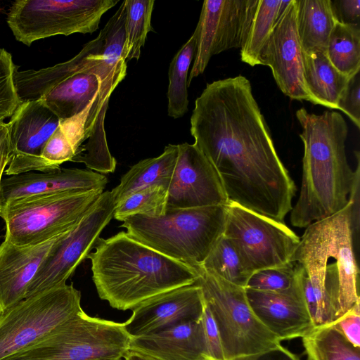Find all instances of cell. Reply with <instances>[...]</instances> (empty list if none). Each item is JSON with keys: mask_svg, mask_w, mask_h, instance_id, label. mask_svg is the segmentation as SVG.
I'll return each mask as SVG.
<instances>
[{"mask_svg": "<svg viewBox=\"0 0 360 360\" xmlns=\"http://www.w3.org/2000/svg\"><path fill=\"white\" fill-rule=\"evenodd\" d=\"M167 188L150 186L131 193L116 204L113 218L124 221L130 217H160L166 212Z\"/></svg>", "mask_w": 360, "mask_h": 360, "instance_id": "cell-31", "label": "cell"}, {"mask_svg": "<svg viewBox=\"0 0 360 360\" xmlns=\"http://www.w3.org/2000/svg\"><path fill=\"white\" fill-rule=\"evenodd\" d=\"M124 44L120 31L103 36L99 32L65 62L39 70H20L16 66L13 81L20 100L41 97L60 120L78 114L94 102L103 80L125 77Z\"/></svg>", "mask_w": 360, "mask_h": 360, "instance_id": "cell-4", "label": "cell"}, {"mask_svg": "<svg viewBox=\"0 0 360 360\" xmlns=\"http://www.w3.org/2000/svg\"><path fill=\"white\" fill-rule=\"evenodd\" d=\"M259 0H205L195 32L197 46L188 79L205 70L210 58L224 51L242 49L248 38Z\"/></svg>", "mask_w": 360, "mask_h": 360, "instance_id": "cell-13", "label": "cell"}, {"mask_svg": "<svg viewBox=\"0 0 360 360\" xmlns=\"http://www.w3.org/2000/svg\"><path fill=\"white\" fill-rule=\"evenodd\" d=\"M338 20L330 0H296V25L303 53L325 51Z\"/></svg>", "mask_w": 360, "mask_h": 360, "instance_id": "cell-24", "label": "cell"}, {"mask_svg": "<svg viewBox=\"0 0 360 360\" xmlns=\"http://www.w3.org/2000/svg\"><path fill=\"white\" fill-rule=\"evenodd\" d=\"M11 157V148L9 142L8 132L7 135L0 143V186L2 177L4 174V171L9 162ZM1 210V202H0V212Z\"/></svg>", "mask_w": 360, "mask_h": 360, "instance_id": "cell-41", "label": "cell"}, {"mask_svg": "<svg viewBox=\"0 0 360 360\" xmlns=\"http://www.w3.org/2000/svg\"><path fill=\"white\" fill-rule=\"evenodd\" d=\"M87 258L99 297L118 310L133 309L168 290L195 283L193 267L170 258L120 231L98 238Z\"/></svg>", "mask_w": 360, "mask_h": 360, "instance_id": "cell-3", "label": "cell"}, {"mask_svg": "<svg viewBox=\"0 0 360 360\" xmlns=\"http://www.w3.org/2000/svg\"><path fill=\"white\" fill-rule=\"evenodd\" d=\"M116 0H17L10 6L6 22L15 39L30 46L56 35L91 34L102 15Z\"/></svg>", "mask_w": 360, "mask_h": 360, "instance_id": "cell-9", "label": "cell"}, {"mask_svg": "<svg viewBox=\"0 0 360 360\" xmlns=\"http://www.w3.org/2000/svg\"><path fill=\"white\" fill-rule=\"evenodd\" d=\"M107 178L90 169L62 168L46 172H30L2 177L1 207L7 202L27 197L61 193H83L103 191Z\"/></svg>", "mask_w": 360, "mask_h": 360, "instance_id": "cell-19", "label": "cell"}, {"mask_svg": "<svg viewBox=\"0 0 360 360\" xmlns=\"http://www.w3.org/2000/svg\"><path fill=\"white\" fill-rule=\"evenodd\" d=\"M131 339L123 323L92 317L81 309L41 340L4 360H120Z\"/></svg>", "mask_w": 360, "mask_h": 360, "instance_id": "cell-7", "label": "cell"}, {"mask_svg": "<svg viewBox=\"0 0 360 360\" xmlns=\"http://www.w3.org/2000/svg\"><path fill=\"white\" fill-rule=\"evenodd\" d=\"M199 267L209 274L243 288L250 276L244 268L236 248L224 234Z\"/></svg>", "mask_w": 360, "mask_h": 360, "instance_id": "cell-29", "label": "cell"}, {"mask_svg": "<svg viewBox=\"0 0 360 360\" xmlns=\"http://www.w3.org/2000/svg\"><path fill=\"white\" fill-rule=\"evenodd\" d=\"M60 121L41 97L20 101L7 122L11 157L4 174L46 172L41 154Z\"/></svg>", "mask_w": 360, "mask_h": 360, "instance_id": "cell-14", "label": "cell"}, {"mask_svg": "<svg viewBox=\"0 0 360 360\" xmlns=\"http://www.w3.org/2000/svg\"><path fill=\"white\" fill-rule=\"evenodd\" d=\"M15 68L11 54L0 48V122L10 118L20 103L13 81Z\"/></svg>", "mask_w": 360, "mask_h": 360, "instance_id": "cell-33", "label": "cell"}, {"mask_svg": "<svg viewBox=\"0 0 360 360\" xmlns=\"http://www.w3.org/2000/svg\"><path fill=\"white\" fill-rule=\"evenodd\" d=\"M103 191L61 193L14 200L1 207L4 239L15 245L45 242L71 230Z\"/></svg>", "mask_w": 360, "mask_h": 360, "instance_id": "cell-8", "label": "cell"}, {"mask_svg": "<svg viewBox=\"0 0 360 360\" xmlns=\"http://www.w3.org/2000/svg\"><path fill=\"white\" fill-rule=\"evenodd\" d=\"M338 110L360 128V71L349 77L338 101Z\"/></svg>", "mask_w": 360, "mask_h": 360, "instance_id": "cell-36", "label": "cell"}, {"mask_svg": "<svg viewBox=\"0 0 360 360\" xmlns=\"http://www.w3.org/2000/svg\"><path fill=\"white\" fill-rule=\"evenodd\" d=\"M303 68L305 85L312 103L338 109L349 78L332 65L325 51L303 53Z\"/></svg>", "mask_w": 360, "mask_h": 360, "instance_id": "cell-22", "label": "cell"}, {"mask_svg": "<svg viewBox=\"0 0 360 360\" xmlns=\"http://www.w3.org/2000/svg\"><path fill=\"white\" fill-rule=\"evenodd\" d=\"M227 206L168 209L160 217L138 214L121 226L137 241L195 269L224 234Z\"/></svg>", "mask_w": 360, "mask_h": 360, "instance_id": "cell-5", "label": "cell"}, {"mask_svg": "<svg viewBox=\"0 0 360 360\" xmlns=\"http://www.w3.org/2000/svg\"><path fill=\"white\" fill-rule=\"evenodd\" d=\"M298 273L295 262L264 269L249 277L245 288L264 292H280L288 289L295 283Z\"/></svg>", "mask_w": 360, "mask_h": 360, "instance_id": "cell-32", "label": "cell"}, {"mask_svg": "<svg viewBox=\"0 0 360 360\" xmlns=\"http://www.w3.org/2000/svg\"><path fill=\"white\" fill-rule=\"evenodd\" d=\"M332 6L335 18L338 22L359 25V0H336L332 1Z\"/></svg>", "mask_w": 360, "mask_h": 360, "instance_id": "cell-39", "label": "cell"}, {"mask_svg": "<svg viewBox=\"0 0 360 360\" xmlns=\"http://www.w3.org/2000/svg\"><path fill=\"white\" fill-rule=\"evenodd\" d=\"M199 360H211L210 359L207 358V357H204L201 359H199Z\"/></svg>", "mask_w": 360, "mask_h": 360, "instance_id": "cell-44", "label": "cell"}, {"mask_svg": "<svg viewBox=\"0 0 360 360\" xmlns=\"http://www.w3.org/2000/svg\"><path fill=\"white\" fill-rule=\"evenodd\" d=\"M177 157L178 144H169L159 156L133 165L111 191L116 204L131 193L150 186H161L168 189Z\"/></svg>", "mask_w": 360, "mask_h": 360, "instance_id": "cell-23", "label": "cell"}, {"mask_svg": "<svg viewBox=\"0 0 360 360\" xmlns=\"http://www.w3.org/2000/svg\"><path fill=\"white\" fill-rule=\"evenodd\" d=\"M93 103L78 114L61 120L59 124L60 129L72 144L75 153L85 141L86 122Z\"/></svg>", "mask_w": 360, "mask_h": 360, "instance_id": "cell-38", "label": "cell"}, {"mask_svg": "<svg viewBox=\"0 0 360 360\" xmlns=\"http://www.w3.org/2000/svg\"><path fill=\"white\" fill-rule=\"evenodd\" d=\"M326 55L342 74L351 77L360 71V25L336 22L328 39Z\"/></svg>", "mask_w": 360, "mask_h": 360, "instance_id": "cell-27", "label": "cell"}, {"mask_svg": "<svg viewBox=\"0 0 360 360\" xmlns=\"http://www.w3.org/2000/svg\"><path fill=\"white\" fill-rule=\"evenodd\" d=\"M75 150L59 126L45 144L41 158L46 172L59 169L65 162L72 161Z\"/></svg>", "mask_w": 360, "mask_h": 360, "instance_id": "cell-34", "label": "cell"}, {"mask_svg": "<svg viewBox=\"0 0 360 360\" xmlns=\"http://www.w3.org/2000/svg\"><path fill=\"white\" fill-rule=\"evenodd\" d=\"M258 65L269 66L281 91L289 98L312 103L307 89L303 51L296 25V0L278 16L259 56Z\"/></svg>", "mask_w": 360, "mask_h": 360, "instance_id": "cell-15", "label": "cell"}, {"mask_svg": "<svg viewBox=\"0 0 360 360\" xmlns=\"http://www.w3.org/2000/svg\"><path fill=\"white\" fill-rule=\"evenodd\" d=\"M129 350L156 360H199L207 357L200 319L131 338Z\"/></svg>", "mask_w": 360, "mask_h": 360, "instance_id": "cell-21", "label": "cell"}, {"mask_svg": "<svg viewBox=\"0 0 360 360\" xmlns=\"http://www.w3.org/2000/svg\"><path fill=\"white\" fill-rule=\"evenodd\" d=\"M290 0H259L257 11L246 41L240 49L243 62L258 65L259 53L269 37L278 16L290 4Z\"/></svg>", "mask_w": 360, "mask_h": 360, "instance_id": "cell-28", "label": "cell"}, {"mask_svg": "<svg viewBox=\"0 0 360 360\" xmlns=\"http://www.w3.org/2000/svg\"><path fill=\"white\" fill-rule=\"evenodd\" d=\"M127 15L125 22V45L124 58L127 63L138 60L147 34L154 31L150 22L155 1L125 0Z\"/></svg>", "mask_w": 360, "mask_h": 360, "instance_id": "cell-30", "label": "cell"}, {"mask_svg": "<svg viewBox=\"0 0 360 360\" xmlns=\"http://www.w3.org/2000/svg\"><path fill=\"white\" fill-rule=\"evenodd\" d=\"M360 301L331 324L354 347L360 348Z\"/></svg>", "mask_w": 360, "mask_h": 360, "instance_id": "cell-37", "label": "cell"}, {"mask_svg": "<svg viewBox=\"0 0 360 360\" xmlns=\"http://www.w3.org/2000/svg\"><path fill=\"white\" fill-rule=\"evenodd\" d=\"M302 339L307 360H360V348L331 323L315 326Z\"/></svg>", "mask_w": 360, "mask_h": 360, "instance_id": "cell-25", "label": "cell"}, {"mask_svg": "<svg viewBox=\"0 0 360 360\" xmlns=\"http://www.w3.org/2000/svg\"><path fill=\"white\" fill-rule=\"evenodd\" d=\"M61 235L35 245H18L6 239L1 243L0 313L26 298L32 281Z\"/></svg>", "mask_w": 360, "mask_h": 360, "instance_id": "cell-20", "label": "cell"}, {"mask_svg": "<svg viewBox=\"0 0 360 360\" xmlns=\"http://www.w3.org/2000/svg\"><path fill=\"white\" fill-rule=\"evenodd\" d=\"M202 289L220 335L226 360H254L281 344L256 317L243 287L197 267Z\"/></svg>", "mask_w": 360, "mask_h": 360, "instance_id": "cell-6", "label": "cell"}, {"mask_svg": "<svg viewBox=\"0 0 360 360\" xmlns=\"http://www.w3.org/2000/svg\"><path fill=\"white\" fill-rule=\"evenodd\" d=\"M197 46L195 30L188 40L181 47L172 60L169 72L167 89V113L172 118L184 116L188 110V75L194 59Z\"/></svg>", "mask_w": 360, "mask_h": 360, "instance_id": "cell-26", "label": "cell"}, {"mask_svg": "<svg viewBox=\"0 0 360 360\" xmlns=\"http://www.w3.org/2000/svg\"><path fill=\"white\" fill-rule=\"evenodd\" d=\"M8 132V124L5 121L0 122V143Z\"/></svg>", "mask_w": 360, "mask_h": 360, "instance_id": "cell-43", "label": "cell"}, {"mask_svg": "<svg viewBox=\"0 0 360 360\" xmlns=\"http://www.w3.org/2000/svg\"><path fill=\"white\" fill-rule=\"evenodd\" d=\"M254 360H300V359L279 344L276 347L263 352Z\"/></svg>", "mask_w": 360, "mask_h": 360, "instance_id": "cell-40", "label": "cell"}, {"mask_svg": "<svg viewBox=\"0 0 360 360\" xmlns=\"http://www.w3.org/2000/svg\"><path fill=\"white\" fill-rule=\"evenodd\" d=\"M120 360H156L145 354L129 350Z\"/></svg>", "mask_w": 360, "mask_h": 360, "instance_id": "cell-42", "label": "cell"}, {"mask_svg": "<svg viewBox=\"0 0 360 360\" xmlns=\"http://www.w3.org/2000/svg\"><path fill=\"white\" fill-rule=\"evenodd\" d=\"M224 235L238 251L251 275L290 262L300 237L284 223L229 202Z\"/></svg>", "mask_w": 360, "mask_h": 360, "instance_id": "cell-11", "label": "cell"}, {"mask_svg": "<svg viewBox=\"0 0 360 360\" xmlns=\"http://www.w3.org/2000/svg\"><path fill=\"white\" fill-rule=\"evenodd\" d=\"M200 321L203 331L206 356L211 360H226L219 330L205 302Z\"/></svg>", "mask_w": 360, "mask_h": 360, "instance_id": "cell-35", "label": "cell"}, {"mask_svg": "<svg viewBox=\"0 0 360 360\" xmlns=\"http://www.w3.org/2000/svg\"><path fill=\"white\" fill-rule=\"evenodd\" d=\"M191 134L217 172L229 202L284 222L296 186L246 77L207 84L195 102Z\"/></svg>", "mask_w": 360, "mask_h": 360, "instance_id": "cell-1", "label": "cell"}, {"mask_svg": "<svg viewBox=\"0 0 360 360\" xmlns=\"http://www.w3.org/2000/svg\"><path fill=\"white\" fill-rule=\"evenodd\" d=\"M205 300L196 283L155 295L133 309L123 323L131 338L155 333L182 323L200 320Z\"/></svg>", "mask_w": 360, "mask_h": 360, "instance_id": "cell-17", "label": "cell"}, {"mask_svg": "<svg viewBox=\"0 0 360 360\" xmlns=\"http://www.w3.org/2000/svg\"><path fill=\"white\" fill-rule=\"evenodd\" d=\"M215 169L194 144H178V157L167 189L166 210L226 205Z\"/></svg>", "mask_w": 360, "mask_h": 360, "instance_id": "cell-16", "label": "cell"}, {"mask_svg": "<svg viewBox=\"0 0 360 360\" xmlns=\"http://www.w3.org/2000/svg\"><path fill=\"white\" fill-rule=\"evenodd\" d=\"M297 265L296 280L288 289L264 292L245 288L255 315L280 342L302 338L315 327L304 301Z\"/></svg>", "mask_w": 360, "mask_h": 360, "instance_id": "cell-18", "label": "cell"}, {"mask_svg": "<svg viewBox=\"0 0 360 360\" xmlns=\"http://www.w3.org/2000/svg\"><path fill=\"white\" fill-rule=\"evenodd\" d=\"M296 117L302 127L304 156L300 195L290 211V222L306 228L347 205L360 172V155L355 152L357 166L353 171L345 151L347 125L339 112L316 115L302 108Z\"/></svg>", "mask_w": 360, "mask_h": 360, "instance_id": "cell-2", "label": "cell"}, {"mask_svg": "<svg viewBox=\"0 0 360 360\" xmlns=\"http://www.w3.org/2000/svg\"><path fill=\"white\" fill-rule=\"evenodd\" d=\"M81 293L65 284L28 297L0 313V360L41 340L82 308Z\"/></svg>", "mask_w": 360, "mask_h": 360, "instance_id": "cell-10", "label": "cell"}, {"mask_svg": "<svg viewBox=\"0 0 360 360\" xmlns=\"http://www.w3.org/2000/svg\"><path fill=\"white\" fill-rule=\"evenodd\" d=\"M115 206L112 192H103L81 220L59 237L32 281L26 298L66 284L94 248L101 231L113 217Z\"/></svg>", "mask_w": 360, "mask_h": 360, "instance_id": "cell-12", "label": "cell"}]
</instances>
